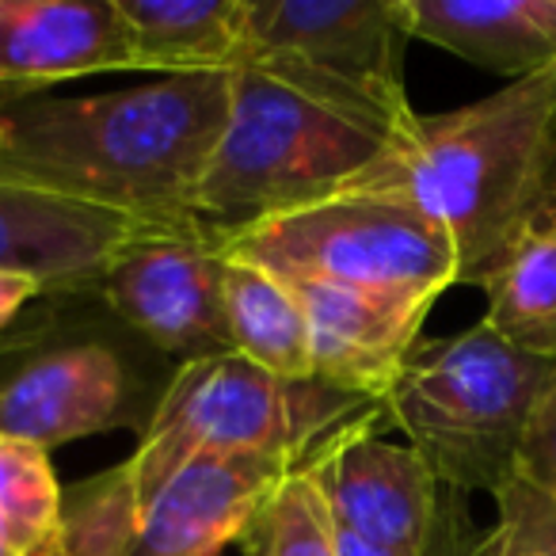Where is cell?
Returning <instances> with one entry per match:
<instances>
[{"label": "cell", "mask_w": 556, "mask_h": 556, "mask_svg": "<svg viewBox=\"0 0 556 556\" xmlns=\"http://www.w3.org/2000/svg\"><path fill=\"white\" fill-rule=\"evenodd\" d=\"M225 118L229 73L164 77L108 96L0 88V184L191 225Z\"/></svg>", "instance_id": "cell-1"}, {"label": "cell", "mask_w": 556, "mask_h": 556, "mask_svg": "<svg viewBox=\"0 0 556 556\" xmlns=\"http://www.w3.org/2000/svg\"><path fill=\"white\" fill-rule=\"evenodd\" d=\"M412 118V103L248 58L229 73V118L194 191V222L232 232L351 191L401 146Z\"/></svg>", "instance_id": "cell-2"}, {"label": "cell", "mask_w": 556, "mask_h": 556, "mask_svg": "<svg viewBox=\"0 0 556 556\" xmlns=\"http://www.w3.org/2000/svg\"><path fill=\"white\" fill-rule=\"evenodd\" d=\"M355 187L401 194L439 222L462 263L457 287H480L530 232L556 222V70L446 115H416Z\"/></svg>", "instance_id": "cell-3"}, {"label": "cell", "mask_w": 556, "mask_h": 556, "mask_svg": "<svg viewBox=\"0 0 556 556\" xmlns=\"http://www.w3.org/2000/svg\"><path fill=\"white\" fill-rule=\"evenodd\" d=\"M386 404L317 378H278L240 355L184 363L141 427V442L115 465L126 495L146 503L191 457H275L313 469L358 434H374Z\"/></svg>", "instance_id": "cell-4"}, {"label": "cell", "mask_w": 556, "mask_h": 556, "mask_svg": "<svg viewBox=\"0 0 556 556\" xmlns=\"http://www.w3.org/2000/svg\"><path fill=\"white\" fill-rule=\"evenodd\" d=\"M556 358H541L477 320L408 355L386 396V419L408 434L446 492L495 495L518 477V457Z\"/></svg>", "instance_id": "cell-5"}, {"label": "cell", "mask_w": 556, "mask_h": 556, "mask_svg": "<svg viewBox=\"0 0 556 556\" xmlns=\"http://www.w3.org/2000/svg\"><path fill=\"white\" fill-rule=\"evenodd\" d=\"M222 252L290 282L439 298L457 287L462 263L439 222L389 191H343L290 214L222 232Z\"/></svg>", "instance_id": "cell-6"}, {"label": "cell", "mask_w": 556, "mask_h": 556, "mask_svg": "<svg viewBox=\"0 0 556 556\" xmlns=\"http://www.w3.org/2000/svg\"><path fill=\"white\" fill-rule=\"evenodd\" d=\"M294 472L275 457L202 454L134 503L111 465L65 488L58 556H217Z\"/></svg>", "instance_id": "cell-7"}, {"label": "cell", "mask_w": 556, "mask_h": 556, "mask_svg": "<svg viewBox=\"0 0 556 556\" xmlns=\"http://www.w3.org/2000/svg\"><path fill=\"white\" fill-rule=\"evenodd\" d=\"M123 325L146 336L164 355L199 363L229 355L225 325V252L210 225L156 232L126 248L96 282Z\"/></svg>", "instance_id": "cell-8"}, {"label": "cell", "mask_w": 556, "mask_h": 556, "mask_svg": "<svg viewBox=\"0 0 556 556\" xmlns=\"http://www.w3.org/2000/svg\"><path fill=\"white\" fill-rule=\"evenodd\" d=\"M408 42L404 0H252L244 62L278 58L389 103H408Z\"/></svg>", "instance_id": "cell-9"}, {"label": "cell", "mask_w": 556, "mask_h": 556, "mask_svg": "<svg viewBox=\"0 0 556 556\" xmlns=\"http://www.w3.org/2000/svg\"><path fill=\"white\" fill-rule=\"evenodd\" d=\"M130 374L108 343H54L0 370V434L39 450L88 439L130 416Z\"/></svg>", "instance_id": "cell-10"}, {"label": "cell", "mask_w": 556, "mask_h": 556, "mask_svg": "<svg viewBox=\"0 0 556 556\" xmlns=\"http://www.w3.org/2000/svg\"><path fill=\"white\" fill-rule=\"evenodd\" d=\"M290 287L298 290L309 317L313 378L386 404L408 355L419 348L424 320L439 298L332 287V282H290Z\"/></svg>", "instance_id": "cell-11"}, {"label": "cell", "mask_w": 556, "mask_h": 556, "mask_svg": "<svg viewBox=\"0 0 556 556\" xmlns=\"http://www.w3.org/2000/svg\"><path fill=\"white\" fill-rule=\"evenodd\" d=\"M168 229L184 225L146 222L118 210L0 184V270L39 278L47 290L96 287L126 248Z\"/></svg>", "instance_id": "cell-12"}, {"label": "cell", "mask_w": 556, "mask_h": 556, "mask_svg": "<svg viewBox=\"0 0 556 556\" xmlns=\"http://www.w3.org/2000/svg\"><path fill=\"white\" fill-rule=\"evenodd\" d=\"M336 526L381 548L427 553L442 515V495L427 462L412 446L358 434L313 465Z\"/></svg>", "instance_id": "cell-13"}, {"label": "cell", "mask_w": 556, "mask_h": 556, "mask_svg": "<svg viewBox=\"0 0 556 556\" xmlns=\"http://www.w3.org/2000/svg\"><path fill=\"white\" fill-rule=\"evenodd\" d=\"M118 70L134 62L115 0H0V88L50 92Z\"/></svg>", "instance_id": "cell-14"}, {"label": "cell", "mask_w": 556, "mask_h": 556, "mask_svg": "<svg viewBox=\"0 0 556 556\" xmlns=\"http://www.w3.org/2000/svg\"><path fill=\"white\" fill-rule=\"evenodd\" d=\"M412 39L510 80L556 70V0H404Z\"/></svg>", "instance_id": "cell-15"}, {"label": "cell", "mask_w": 556, "mask_h": 556, "mask_svg": "<svg viewBox=\"0 0 556 556\" xmlns=\"http://www.w3.org/2000/svg\"><path fill=\"white\" fill-rule=\"evenodd\" d=\"M134 70L164 77L232 73L248 50L252 0H115Z\"/></svg>", "instance_id": "cell-16"}, {"label": "cell", "mask_w": 556, "mask_h": 556, "mask_svg": "<svg viewBox=\"0 0 556 556\" xmlns=\"http://www.w3.org/2000/svg\"><path fill=\"white\" fill-rule=\"evenodd\" d=\"M225 325L232 355L278 378H313L309 317L282 275L225 255Z\"/></svg>", "instance_id": "cell-17"}, {"label": "cell", "mask_w": 556, "mask_h": 556, "mask_svg": "<svg viewBox=\"0 0 556 556\" xmlns=\"http://www.w3.org/2000/svg\"><path fill=\"white\" fill-rule=\"evenodd\" d=\"M480 290L488 328L530 355L556 358V222L530 232Z\"/></svg>", "instance_id": "cell-18"}, {"label": "cell", "mask_w": 556, "mask_h": 556, "mask_svg": "<svg viewBox=\"0 0 556 556\" xmlns=\"http://www.w3.org/2000/svg\"><path fill=\"white\" fill-rule=\"evenodd\" d=\"M65 488L47 450L0 434V533L24 556H58Z\"/></svg>", "instance_id": "cell-19"}, {"label": "cell", "mask_w": 556, "mask_h": 556, "mask_svg": "<svg viewBox=\"0 0 556 556\" xmlns=\"http://www.w3.org/2000/svg\"><path fill=\"white\" fill-rule=\"evenodd\" d=\"M237 545L244 556H340L336 518L317 472L302 469L282 480L244 526Z\"/></svg>", "instance_id": "cell-20"}, {"label": "cell", "mask_w": 556, "mask_h": 556, "mask_svg": "<svg viewBox=\"0 0 556 556\" xmlns=\"http://www.w3.org/2000/svg\"><path fill=\"white\" fill-rule=\"evenodd\" d=\"M500 526L507 545L526 556H556V500L515 477L500 495Z\"/></svg>", "instance_id": "cell-21"}, {"label": "cell", "mask_w": 556, "mask_h": 556, "mask_svg": "<svg viewBox=\"0 0 556 556\" xmlns=\"http://www.w3.org/2000/svg\"><path fill=\"white\" fill-rule=\"evenodd\" d=\"M518 477L556 500V366L541 389L538 408H533L522 457H518Z\"/></svg>", "instance_id": "cell-22"}, {"label": "cell", "mask_w": 556, "mask_h": 556, "mask_svg": "<svg viewBox=\"0 0 556 556\" xmlns=\"http://www.w3.org/2000/svg\"><path fill=\"white\" fill-rule=\"evenodd\" d=\"M465 495L446 492L442 495V515L439 526H434V538L427 545V556H503L507 548V533L503 526H488V530H477V526L465 522Z\"/></svg>", "instance_id": "cell-23"}, {"label": "cell", "mask_w": 556, "mask_h": 556, "mask_svg": "<svg viewBox=\"0 0 556 556\" xmlns=\"http://www.w3.org/2000/svg\"><path fill=\"white\" fill-rule=\"evenodd\" d=\"M39 294H47L39 278L12 275V270H0V336L9 332V325L35 302Z\"/></svg>", "instance_id": "cell-24"}, {"label": "cell", "mask_w": 556, "mask_h": 556, "mask_svg": "<svg viewBox=\"0 0 556 556\" xmlns=\"http://www.w3.org/2000/svg\"><path fill=\"white\" fill-rule=\"evenodd\" d=\"M336 541H340V556H427V553H401V548L370 545V541L355 538V533L343 530V526H336Z\"/></svg>", "instance_id": "cell-25"}, {"label": "cell", "mask_w": 556, "mask_h": 556, "mask_svg": "<svg viewBox=\"0 0 556 556\" xmlns=\"http://www.w3.org/2000/svg\"><path fill=\"white\" fill-rule=\"evenodd\" d=\"M0 556H24V553H20V548L12 545V541L4 538V533H0Z\"/></svg>", "instance_id": "cell-26"}, {"label": "cell", "mask_w": 556, "mask_h": 556, "mask_svg": "<svg viewBox=\"0 0 556 556\" xmlns=\"http://www.w3.org/2000/svg\"><path fill=\"white\" fill-rule=\"evenodd\" d=\"M503 556H526V553H518V548H510V545H507V548H503Z\"/></svg>", "instance_id": "cell-27"}]
</instances>
